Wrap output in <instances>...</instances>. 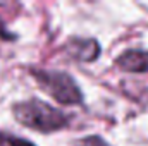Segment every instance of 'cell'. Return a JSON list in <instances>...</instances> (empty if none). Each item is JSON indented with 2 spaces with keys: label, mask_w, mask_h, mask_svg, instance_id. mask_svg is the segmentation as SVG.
I'll list each match as a JSON object with an SVG mask.
<instances>
[{
  "label": "cell",
  "mask_w": 148,
  "mask_h": 146,
  "mask_svg": "<svg viewBox=\"0 0 148 146\" xmlns=\"http://www.w3.org/2000/svg\"><path fill=\"white\" fill-rule=\"evenodd\" d=\"M12 113L19 124H23L28 129H33L38 132H55L69 126V115L62 110L52 107L50 103L29 98L24 102H19L12 107Z\"/></svg>",
  "instance_id": "1"
},
{
  "label": "cell",
  "mask_w": 148,
  "mask_h": 146,
  "mask_svg": "<svg viewBox=\"0 0 148 146\" xmlns=\"http://www.w3.org/2000/svg\"><path fill=\"white\" fill-rule=\"evenodd\" d=\"M31 74L36 79L38 86L60 105L73 107L83 102V93L71 74L48 69H35L31 71Z\"/></svg>",
  "instance_id": "2"
},
{
  "label": "cell",
  "mask_w": 148,
  "mask_h": 146,
  "mask_svg": "<svg viewBox=\"0 0 148 146\" xmlns=\"http://www.w3.org/2000/svg\"><path fill=\"white\" fill-rule=\"evenodd\" d=\"M69 57L77 62H93L100 57V43L93 38H73L66 46Z\"/></svg>",
  "instance_id": "3"
},
{
  "label": "cell",
  "mask_w": 148,
  "mask_h": 146,
  "mask_svg": "<svg viewBox=\"0 0 148 146\" xmlns=\"http://www.w3.org/2000/svg\"><path fill=\"white\" fill-rule=\"evenodd\" d=\"M115 65L124 72H148V52L140 48L126 50L115 59Z\"/></svg>",
  "instance_id": "4"
},
{
  "label": "cell",
  "mask_w": 148,
  "mask_h": 146,
  "mask_svg": "<svg viewBox=\"0 0 148 146\" xmlns=\"http://www.w3.org/2000/svg\"><path fill=\"white\" fill-rule=\"evenodd\" d=\"M83 146H109V145L102 138H98V136H88L83 141Z\"/></svg>",
  "instance_id": "5"
},
{
  "label": "cell",
  "mask_w": 148,
  "mask_h": 146,
  "mask_svg": "<svg viewBox=\"0 0 148 146\" xmlns=\"http://www.w3.org/2000/svg\"><path fill=\"white\" fill-rule=\"evenodd\" d=\"M7 143L10 146H35L31 141L23 139V138H7Z\"/></svg>",
  "instance_id": "6"
},
{
  "label": "cell",
  "mask_w": 148,
  "mask_h": 146,
  "mask_svg": "<svg viewBox=\"0 0 148 146\" xmlns=\"http://www.w3.org/2000/svg\"><path fill=\"white\" fill-rule=\"evenodd\" d=\"M0 141H2V136H0Z\"/></svg>",
  "instance_id": "7"
}]
</instances>
